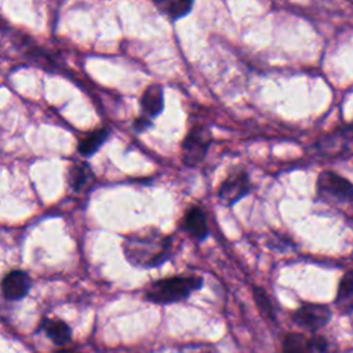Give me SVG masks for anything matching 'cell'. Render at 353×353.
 <instances>
[{
  "mask_svg": "<svg viewBox=\"0 0 353 353\" xmlns=\"http://www.w3.org/2000/svg\"><path fill=\"white\" fill-rule=\"evenodd\" d=\"M172 239L156 229L135 232L125 237L123 251L125 259L138 268H157L171 256Z\"/></svg>",
  "mask_w": 353,
  "mask_h": 353,
  "instance_id": "1",
  "label": "cell"
},
{
  "mask_svg": "<svg viewBox=\"0 0 353 353\" xmlns=\"http://www.w3.org/2000/svg\"><path fill=\"white\" fill-rule=\"evenodd\" d=\"M203 279L199 276H172L157 280L145 294V299L159 305L175 303L186 299L193 291L200 290Z\"/></svg>",
  "mask_w": 353,
  "mask_h": 353,
  "instance_id": "2",
  "label": "cell"
},
{
  "mask_svg": "<svg viewBox=\"0 0 353 353\" xmlns=\"http://www.w3.org/2000/svg\"><path fill=\"white\" fill-rule=\"evenodd\" d=\"M316 189L324 201L349 203L353 200V183L332 171H324L319 175Z\"/></svg>",
  "mask_w": 353,
  "mask_h": 353,
  "instance_id": "3",
  "label": "cell"
},
{
  "mask_svg": "<svg viewBox=\"0 0 353 353\" xmlns=\"http://www.w3.org/2000/svg\"><path fill=\"white\" fill-rule=\"evenodd\" d=\"M211 143V134L205 127H193L182 142V160L188 165L199 164Z\"/></svg>",
  "mask_w": 353,
  "mask_h": 353,
  "instance_id": "4",
  "label": "cell"
},
{
  "mask_svg": "<svg viewBox=\"0 0 353 353\" xmlns=\"http://www.w3.org/2000/svg\"><path fill=\"white\" fill-rule=\"evenodd\" d=\"M330 319L331 310L328 306L320 303H305L292 314L294 323L309 331H317L319 328L324 327Z\"/></svg>",
  "mask_w": 353,
  "mask_h": 353,
  "instance_id": "5",
  "label": "cell"
},
{
  "mask_svg": "<svg viewBox=\"0 0 353 353\" xmlns=\"http://www.w3.org/2000/svg\"><path fill=\"white\" fill-rule=\"evenodd\" d=\"M250 179L244 171L232 172L221 185L218 196L225 205H233L250 192Z\"/></svg>",
  "mask_w": 353,
  "mask_h": 353,
  "instance_id": "6",
  "label": "cell"
},
{
  "mask_svg": "<svg viewBox=\"0 0 353 353\" xmlns=\"http://www.w3.org/2000/svg\"><path fill=\"white\" fill-rule=\"evenodd\" d=\"M32 287V280L22 270H12L1 280V292L8 301H19L25 298Z\"/></svg>",
  "mask_w": 353,
  "mask_h": 353,
  "instance_id": "7",
  "label": "cell"
},
{
  "mask_svg": "<svg viewBox=\"0 0 353 353\" xmlns=\"http://www.w3.org/2000/svg\"><path fill=\"white\" fill-rule=\"evenodd\" d=\"M164 108V91L160 84L149 85L141 97L142 114L153 119L163 112Z\"/></svg>",
  "mask_w": 353,
  "mask_h": 353,
  "instance_id": "8",
  "label": "cell"
},
{
  "mask_svg": "<svg viewBox=\"0 0 353 353\" xmlns=\"http://www.w3.org/2000/svg\"><path fill=\"white\" fill-rule=\"evenodd\" d=\"M183 229L197 240H204L208 236V226L205 214L200 207H190L182 221Z\"/></svg>",
  "mask_w": 353,
  "mask_h": 353,
  "instance_id": "9",
  "label": "cell"
},
{
  "mask_svg": "<svg viewBox=\"0 0 353 353\" xmlns=\"http://www.w3.org/2000/svg\"><path fill=\"white\" fill-rule=\"evenodd\" d=\"M68 182L74 192H84L94 182V174L85 161H76L68 171Z\"/></svg>",
  "mask_w": 353,
  "mask_h": 353,
  "instance_id": "10",
  "label": "cell"
},
{
  "mask_svg": "<svg viewBox=\"0 0 353 353\" xmlns=\"http://www.w3.org/2000/svg\"><path fill=\"white\" fill-rule=\"evenodd\" d=\"M40 330L55 345H65L72 339L70 327L59 319H43L40 323Z\"/></svg>",
  "mask_w": 353,
  "mask_h": 353,
  "instance_id": "11",
  "label": "cell"
},
{
  "mask_svg": "<svg viewBox=\"0 0 353 353\" xmlns=\"http://www.w3.org/2000/svg\"><path fill=\"white\" fill-rule=\"evenodd\" d=\"M335 305L338 310L343 314L353 312V270L345 273V276L341 279L336 291Z\"/></svg>",
  "mask_w": 353,
  "mask_h": 353,
  "instance_id": "12",
  "label": "cell"
},
{
  "mask_svg": "<svg viewBox=\"0 0 353 353\" xmlns=\"http://www.w3.org/2000/svg\"><path fill=\"white\" fill-rule=\"evenodd\" d=\"M109 134H110V130L108 127H102V128H98V130L87 134L79 142V146H77L79 153L84 157L92 156L105 143Z\"/></svg>",
  "mask_w": 353,
  "mask_h": 353,
  "instance_id": "13",
  "label": "cell"
},
{
  "mask_svg": "<svg viewBox=\"0 0 353 353\" xmlns=\"http://www.w3.org/2000/svg\"><path fill=\"white\" fill-rule=\"evenodd\" d=\"M161 14L172 21L181 19L192 11L194 0H153Z\"/></svg>",
  "mask_w": 353,
  "mask_h": 353,
  "instance_id": "14",
  "label": "cell"
},
{
  "mask_svg": "<svg viewBox=\"0 0 353 353\" xmlns=\"http://www.w3.org/2000/svg\"><path fill=\"white\" fill-rule=\"evenodd\" d=\"M312 341L307 339L303 334L290 332L284 336L281 345V353H313Z\"/></svg>",
  "mask_w": 353,
  "mask_h": 353,
  "instance_id": "15",
  "label": "cell"
},
{
  "mask_svg": "<svg viewBox=\"0 0 353 353\" xmlns=\"http://www.w3.org/2000/svg\"><path fill=\"white\" fill-rule=\"evenodd\" d=\"M328 143H334L336 148V150L339 152H346V150H353V123L345 125L338 134L332 135V138H330L327 141ZM331 149V148H330Z\"/></svg>",
  "mask_w": 353,
  "mask_h": 353,
  "instance_id": "16",
  "label": "cell"
},
{
  "mask_svg": "<svg viewBox=\"0 0 353 353\" xmlns=\"http://www.w3.org/2000/svg\"><path fill=\"white\" fill-rule=\"evenodd\" d=\"M254 298L256 301L258 307L265 313V316H268L269 319H274V310H273V306H272L270 299L266 295V292L263 290L255 287L254 288Z\"/></svg>",
  "mask_w": 353,
  "mask_h": 353,
  "instance_id": "17",
  "label": "cell"
},
{
  "mask_svg": "<svg viewBox=\"0 0 353 353\" xmlns=\"http://www.w3.org/2000/svg\"><path fill=\"white\" fill-rule=\"evenodd\" d=\"M152 125V121H150V119L149 117H146V116H143V114H141L139 117H137V120L134 121V128L137 130V131H143V130H146V128H149Z\"/></svg>",
  "mask_w": 353,
  "mask_h": 353,
  "instance_id": "18",
  "label": "cell"
},
{
  "mask_svg": "<svg viewBox=\"0 0 353 353\" xmlns=\"http://www.w3.org/2000/svg\"><path fill=\"white\" fill-rule=\"evenodd\" d=\"M312 341V345H313V349L314 350H319V352H325L327 350V341L323 338V336H314Z\"/></svg>",
  "mask_w": 353,
  "mask_h": 353,
  "instance_id": "19",
  "label": "cell"
},
{
  "mask_svg": "<svg viewBox=\"0 0 353 353\" xmlns=\"http://www.w3.org/2000/svg\"><path fill=\"white\" fill-rule=\"evenodd\" d=\"M55 353H80V352H76L72 349H61V350H57Z\"/></svg>",
  "mask_w": 353,
  "mask_h": 353,
  "instance_id": "20",
  "label": "cell"
},
{
  "mask_svg": "<svg viewBox=\"0 0 353 353\" xmlns=\"http://www.w3.org/2000/svg\"><path fill=\"white\" fill-rule=\"evenodd\" d=\"M204 353H214V352H204Z\"/></svg>",
  "mask_w": 353,
  "mask_h": 353,
  "instance_id": "21",
  "label": "cell"
}]
</instances>
